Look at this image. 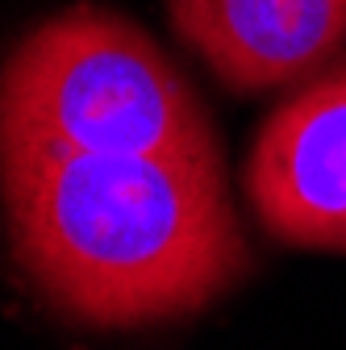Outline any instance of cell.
<instances>
[{
    "mask_svg": "<svg viewBox=\"0 0 346 350\" xmlns=\"http://www.w3.org/2000/svg\"><path fill=\"white\" fill-rule=\"evenodd\" d=\"M0 196L17 262L92 325L188 317L250 267L222 154L0 146Z\"/></svg>",
    "mask_w": 346,
    "mask_h": 350,
    "instance_id": "1",
    "label": "cell"
},
{
    "mask_svg": "<svg viewBox=\"0 0 346 350\" xmlns=\"http://www.w3.org/2000/svg\"><path fill=\"white\" fill-rule=\"evenodd\" d=\"M0 146L92 154H222L184 71L117 13L75 5L0 67Z\"/></svg>",
    "mask_w": 346,
    "mask_h": 350,
    "instance_id": "2",
    "label": "cell"
},
{
    "mask_svg": "<svg viewBox=\"0 0 346 350\" xmlns=\"http://www.w3.org/2000/svg\"><path fill=\"white\" fill-rule=\"evenodd\" d=\"M246 200L288 246L346 250V63H330L263 121Z\"/></svg>",
    "mask_w": 346,
    "mask_h": 350,
    "instance_id": "3",
    "label": "cell"
},
{
    "mask_svg": "<svg viewBox=\"0 0 346 350\" xmlns=\"http://www.w3.org/2000/svg\"><path fill=\"white\" fill-rule=\"evenodd\" d=\"M167 13L234 92L296 88L346 51V0H167Z\"/></svg>",
    "mask_w": 346,
    "mask_h": 350,
    "instance_id": "4",
    "label": "cell"
}]
</instances>
